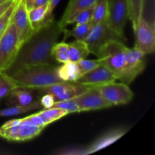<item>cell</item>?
<instances>
[{
    "label": "cell",
    "mask_w": 155,
    "mask_h": 155,
    "mask_svg": "<svg viewBox=\"0 0 155 155\" xmlns=\"http://www.w3.org/2000/svg\"><path fill=\"white\" fill-rule=\"evenodd\" d=\"M62 31L63 28L59 21L54 20L38 29L20 47L16 58L10 68L27 65L57 66L58 63L51 54V49Z\"/></svg>",
    "instance_id": "6da1fadb"
},
{
    "label": "cell",
    "mask_w": 155,
    "mask_h": 155,
    "mask_svg": "<svg viewBox=\"0 0 155 155\" xmlns=\"http://www.w3.org/2000/svg\"><path fill=\"white\" fill-rule=\"evenodd\" d=\"M57 66L27 65L10 68L5 73L12 79L17 87L28 88L37 91L51 85L64 82L58 76Z\"/></svg>",
    "instance_id": "7a4b0ae2"
},
{
    "label": "cell",
    "mask_w": 155,
    "mask_h": 155,
    "mask_svg": "<svg viewBox=\"0 0 155 155\" xmlns=\"http://www.w3.org/2000/svg\"><path fill=\"white\" fill-rule=\"evenodd\" d=\"M127 48V46L123 41L111 40L101 48L97 57L102 64L114 74L117 80L124 72Z\"/></svg>",
    "instance_id": "3957f363"
},
{
    "label": "cell",
    "mask_w": 155,
    "mask_h": 155,
    "mask_svg": "<svg viewBox=\"0 0 155 155\" xmlns=\"http://www.w3.org/2000/svg\"><path fill=\"white\" fill-rule=\"evenodd\" d=\"M21 47L15 25L11 20L0 37V74L10 68Z\"/></svg>",
    "instance_id": "277c9868"
},
{
    "label": "cell",
    "mask_w": 155,
    "mask_h": 155,
    "mask_svg": "<svg viewBox=\"0 0 155 155\" xmlns=\"http://www.w3.org/2000/svg\"><path fill=\"white\" fill-rule=\"evenodd\" d=\"M111 40H120L125 42L126 39L117 34L109 26L107 19L94 24L85 39L90 53L98 57L101 48Z\"/></svg>",
    "instance_id": "5b68a950"
},
{
    "label": "cell",
    "mask_w": 155,
    "mask_h": 155,
    "mask_svg": "<svg viewBox=\"0 0 155 155\" xmlns=\"http://www.w3.org/2000/svg\"><path fill=\"white\" fill-rule=\"evenodd\" d=\"M146 54L135 45L133 48L127 47L124 72L119 79L121 83L129 85L140 75L146 67Z\"/></svg>",
    "instance_id": "8992f818"
},
{
    "label": "cell",
    "mask_w": 155,
    "mask_h": 155,
    "mask_svg": "<svg viewBox=\"0 0 155 155\" xmlns=\"http://www.w3.org/2000/svg\"><path fill=\"white\" fill-rule=\"evenodd\" d=\"M107 22L110 28L124 39V28L129 20L127 0H107Z\"/></svg>",
    "instance_id": "52a82bcc"
},
{
    "label": "cell",
    "mask_w": 155,
    "mask_h": 155,
    "mask_svg": "<svg viewBox=\"0 0 155 155\" xmlns=\"http://www.w3.org/2000/svg\"><path fill=\"white\" fill-rule=\"evenodd\" d=\"M89 86L80 84L76 82H62L51 85L48 87L37 90L39 95L50 94L53 96L54 102L65 100L73 99L80 94L83 93Z\"/></svg>",
    "instance_id": "ba28073f"
},
{
    "label": "cell",
    "mask_w": 155,
    "mask_h": 155,
    "mask_svg": "<svg viewBox=\"0 0 155 155\" xmlns=\"http://www.w3.org/2000/svg\"><path fill=\"white\" fill-rule=\"evenodd\" d=\"M104 99L111 106L127 104L132 101L134 94L129 85L124 83H109L96 86Z\"/></svg>",
    "instance_id": "9c48e42d"
},
{
    "label": "cell",
    "mask_w": 155,
    "mask_h": 155,
    "mask_svg": "<svg viewBox=\"0 0 155 155\" xmlns=\"http://www.w3.org/2000/svg\"><path fill=\"white\" fill-rule=\"evenodd\" d=\"M134 33L136 36V46L145 54L154 53L155 50L154 24L148 22L144 15L139 19Z\"/></svg>",
    "instance_id": "30bf717a"
},
{
    "label": "cell",
    "mask_w": 155,
    "mask_h": 155,
    "mask_svg": "<svg viewBox=\"0 0 155 155\" xmlns=\"http://www.w3.org/2000/svg\"><path fill=\"white\" fill-rule=\"evenodd\" d=\"M12 21L15 25L18 35L20 45H21L34 33L28 17V10L25 0H16Z\"/></svg>",
    "instance_id": "8fae6325"
},
{
    "label": "cell",
    "mask_w": 155,
    "mask_h": 155,
    "mask_svg": "<svg viewBox=\"0 0 155 155\" xmlns=\"http://www.w3.org/2000/svg\"><path fill=\"white\" fill-rule=\"evenodd\" d=\"M73 99L80 107V112L100 110L112 107L104 99L96 86H89L87 90Z\"/></svg>",
    "instance_id": "7c38bea8"
},
{
    "label": "cell",
    "mask_w": 155,
    "mask_h": 155,
    "mask_svg": "<svg viewBox=\"0 0 155 155\" xmlns=\"http://www.w3.org/2000/svg\"><path fill=\"white\" fill-rule=\"evenodd\" d=\"M43 130V127L24 124H18L6 128L0 127V138L12 142H24L34 139Z\"/></svg>",
    "instance_id": "4fadbf2b"
},
{
    "label": "cell",
    "mask_w": 155,
    "mask_h": 155,
    "mask_svg": "<svg viewBox=\"0 0 155 155\" xmlns=\"http://www.w3.org/2000/svg\"><path fill=\"white\" fill-rule=\"evenodd\" d=\"M117 80L114 74L105 65L101 64L92 71L80 76L76 83L87 86H98L116 82Z\"/></svg>",
    "instance_id": "5bb4252c"
},
{
    "label": "cell",
    "mask_w": 155,
    "mask_h": 155,
    "mask_svg": "<svg viewBox=\"0 0 155 155\" xmlns=\"http://www.w3.org/2000/svg\"><path fill=\"white\" fill-rule=\"evenodd\" d=\"M34 91L24 87H16L5 98V104L10 106H25L34 101Z\"/></svg>",
    "instance_id": "9a60e30c"
},
{
    "label": "cell",
    "mask_w": 155,
    "mask_h": 155,
    "mask_svg": "<svg viewBox=\"0 0 155 155\" xmlns=\"http://www.w3.org/2000/svg\"><path fill=\"white\" fill-rule=\"evenodd\" d=\"M97 0H70L63 16L59 21L62 28L72 24V21L80 11L93 5Z\"/></svg>",
    "instance_id": "2e32d148"
},
{
    "label": "cell",
    "mask_w": 155,
    "mask_h": 155,
    "mask_svg": "<svg viewBox=\"0 0 155 155\" xmlns=\"http://www.w3.org/2000/svg\"><path fill=\"white\" fill-rule=\"evenodd\" d=\"M57 74L64 82H76L80 77V73L76 62L68 61L57 66Z\"/></svg>",
    "instance_id": "e0dca14e"
},
{
    "label": "cell",
    "mask_w": 155,
    "mask_h": 155,
    "mask_svg": "<svg viewBox=\"0 0 155 155\" xmlns=\"http://www.w3.org/2000/svg\"><path fill=\"white\" fill-rule=\"evenodd\" d=\"M69 47L70 61L78 62L82 59L86 58L89 54V48L86 42L83 40H76L68 43Z\"/></svg>",
    "instance_id": "ac0fdd59"
},
{
    "label": "cell",
    "mask_w": 155,
    "mask_h": 155,
    "mask_svg": "<svg viewBox=\"0 0 155 155\" xmlns=\"http://www.w3.org/2000/svg\"><path fill=\"white\" fill-rule=\"evenodd\" d=\"M40 108H42V107L39 100H34L30 104L25 106H10L6 108L2 109L0 110V117H6L18 116V115L23 114H26L27 112Z\"/></svg>",
    "instance_id": "d6986e66"
},
{
    "label": "cell",
    "mask_w": 155,
    "mask_h": 155,
    "mask_svg": "<svg viewBox=\"0 0 155 155\" xmlns=\"http://www.w3.org/2000/svg\"><path fill=\"white\" fill-rule=\"evenodd\" d=\"M129 8V20L131 21L135 31L139 19L143 15L145 0H127Z\"/></svg>",
    "instance_id": "ffe728a7"
},
{
    "label": "cell",
    "mask_w": 155,
    "mask_h": 155,
    "mask_svg": "<svg viewBox=\"0 0 155 155\" xmlns=\"http://www.w3.org/2000/svg\"><path fill=\"white\" fill-rule=\"evenodd\" d=\"M124 133H125L124 130H114V131L111 132V133H108L107 134H106V136H102L99 139H98L90 148H88L87 149H86V151L84 154L94 152V151H96L98 150L101 149L102 148L107 146V145H110L114 142L120 139Z\"/></svg>",
    "instance_id": "44dd1931"
},
{
    "label": "cell",
    "mask_w": 155,
    "mask_h": 155,
    "mask_svg": "<svg viewBox=\"0 0 155 155\" xmlns=\"http://www.w3.org/2000/svg\"><path fill=\"white\" fill-rule=\"evenodd\" d=\"M48 4L44 5L33 7L28 11V17L33 31H36L43 25H45V18L46 15Z\"/></svg>",
    "instance_id": "7402d4cb"
},
{
    "label": "cell",
    "mask_w": 155,
    "mask_h": 155,
    "mask_svg": "<svg viewBox=\"0 0 155 155\" xmlns=\"http://www.w3.org/2000/svg\"><path fill=\"white\" fill-rule=\"evenodd\" d=\"M92 26L93 24H92V22H90L87 23V24H76V26L72 30H68L66 28H64L63 31H62V33L64 35V41L70 37H74L78 40L84 41L90 32Z\"/></svg>",
    "instance_id": "603a6c76"
},
{
    "label": "cell",
    "mask_w": 155,
    "mask_h": 155,
    "mask_svg": "<svg viewBox=\"0 0 155 155\" xmlns=\"http://www.w3.org/2000/svg\"><path fill=\"white\" fill-rule=\"evenodd\" d=\"M37 114L40 117L41 119L43 120V122L46 124V126H48L51 123L66 116L67 114H68V112L64 109L51 107V108L43 109L37 112Z\"/></svg>",
    "instance_id": "cb8c5ba5"
},
{
    "label": "cell",
    "mask_w": 155,
    "mask_h": 155,
    "mask_svg": "<svg viewBox=\"0 0 155 155\" xmlns=\"http://www.w3.org/2000/svg\"><path fill=\"white\" fill-rule=\"evenodd\" d=\"M51 54L57 63L64 64L70 61L68 43L65 42L64 41L56 42L51 49Z\"/></svg>",
    "instance_id": "d4e9b609"
},
{
    "label": "cell",
    "mask_w": 155,
    "mask_h": 155,
    "mask_svg": "<svg viewBox=\"0 0 155 155\" xmlns=\"http://www.w3.org/2000/svg\"><path fill=\"white\" fill-rule=\"evenodd\" d=\"M107 0H97L94 5L92 24H96L107 19Z\"/></svg>",
    "instance_id": "484cf974"
},
{
    "label": "cell",
    "mask_w": 155,
    "mask_h": 155,
    "mask_svg": "<svg viewBox=\"0 0 155 155\" xmlns=\"http://www.w3.org/2000/svg\"><path fill=\"white\" fill-rule=\"evenodd\" d=\"M16 87L15 83L5 73L0 74V100L4 99L11 91Z\"/></svg>",
    "instance_id": "4316f807"
},
{
    "label": "cell",
    "mask_w": 155,
    "mask_h": 155,
    "mask_svg": "<svg viewBox=\"0 0 155 155\" xmlns=\"http://www.w3.org/2000/svg\"><path fill=\"white\" fill-rule=\"evenodd\" d=\"M94 5L90 6V7L87 8L86 9L80 11L74 20L72 21V24H87V23L92 22V16H93V11H94Z\"/></svg>",
    "instance_id": "83f0119b"
},
{
    "label": "cell",
    "mask_w": 155,
    "mask_h": 155,
    "mask_svg": "<svg viewBox=\"0 0 155 155\" xmlns=\"http://www.w3.org/2000/svg\"><path fill=\"white\" fill-rule=\"evenodd\" d=\"M51 107L54 108H61L67 110L68 114L71 113H80V109L77 103L74 101V99L65 100V101H56L52 104ZM50 107V108H51Z\"/></svg>",
    "instance_id": "f1b7e54d"
},
{
    "label": "cell",
    "mask_w": 155,
    "mask_h": 155,
    "mask_svg": "<svg viewBox=\"0 0 155 155\" xmlns=\"http://www.w3.org/2000/svg\"><path fill=\"white\" fill-rule=\"evenodd\" d=\"M78 66L79 71H80V76L83 74H86V73L89 72V71H92L97 66L101 64V61L99 59H96V60H92V59H82V60L79 61L78 62H76Z\"/></svg>",
    "instance_id": "f546056e"
},
{
    "label": "cell",
    "mask_w": 155,
    "mask_h": 155,
    "mask_svg": "<svg viewBox=\"0 0 155 155\" xmlns=\"http://www.w3.org/2000/svg\"><path fill=\"white\" fill-rule=\"evenodd\" d=\"M15 5H16V0H14L10 7L7 9V11L0 18V36L2 35V33H4L5 29L8 26L9 23L11 22L12 15H13L14 10H15Z\"/></svg>",
    "instance_id": "4dcf8cb0"
},
{
    "label": "cell",
    "mask_w": 155,
    "mask_h": 155,
    "mask_svg": "<svg viewBox=\"0 0 155 155\" xmlns=\"http://www.w3.org/2000/svg\"><path fill=\"white\" fill-rule=\"evenodd\" d=\"M20 124H24V125L35 126V127H39L45 128L46 124L43 122L40 117L38 115L37 113L27 116L26 117L21 118L20 119Z\"/></svg>",
    "instance_id": "1f68e13d"
},
{
    "label": "cell",
    "mask_w": 155,
    "mask_h": 155,
    "mask_svg": "<svg viewBox=\"0 0 155 155\" xmlns=\"http://www.w3.org/2000/svg\"><path fill=\"white\" fill-rule=\"evenodd\" d=\"M61 0H49L48 3V8H47L46 15H45V24L51 22V21L54 20V17H53V12H54V8L56 6L58 5Z\"/></svg>",
    "instance_id": "d6a6232c"
},
{
    "label": "cell",
    "mask_w": 155,
    "mask_h": 155,
    "mask_svg": "<svg viewBox=\"0 0 155 155\" xmlns=\"http://www.w3.org/2000/svg\"><path fill=\"white\" fill-rule=\"evenodd\" d=\"M39 100L43 109L50 108L54 103V98L50 94H43V95H40V98Z\"/></svg>",
    "instance_id": "836d02e7"
},
{
    "label": "cell",
    "mask_w": 155,
    "mask_h": 155,
    "mask_svg": "<svg viewBox=\"0 0 155 155\" xmlns=\"http://www.w3.org/2000/svg\"><path fill=\"white\" fill-rule=\"evenodd\" d=\"M13 1L14 0H8L7 2H4L3 4L0 5V18H1L2 15L7 11V9L10 7V5H12V3L13 2Z\"/></svg>",
    "instance_id": "e575fe53"
},
{
    "label": "cell",
    "mask_w": 155,
    "mask_h": 155,
    "mask_svg": "<svg viewBox=\"0 0 155 155\" xmlns=\"http://www.w3.org/2000/svg\"><path fill=\"white\" fill-rule=\"evenodd\" d=\"M48 2H49V0H35L34 4H33V7H38V6L44 5L48 4Z\"/></svg>",
    "instance_id": "d590c367"
},
{
    "label": "cell",
    "mask_w": 155,
    "mask_h": 155,
    "mask_svg": "<svg viewBox=\"0 0 155 155\" xmlns=\"http://www.w3.org/2000/svg\"><path fill=\"white\" fill-rule=\"evenodd\" d=\"M35 0H25V4L27 6V10H30L33 7V4H34Z\"/></svg>",
    "instance_id": "8d00e7d4"
},
{
    "label": "cell",
    "mask_w": 155,
    "mask_h": 155,
    "mask_svg": "<svg viewBox=\"0 0 155 155\" xmlns=\"http://www.w3.org/2000/svg\"><path fill=\"white\" fill-rule=\"evenodd\" d=\"M8 0H0V5L3 4L4 2H7Z\"/></svg>",
    "instance_id": "74e56055"
},
{
    "label": "cell",
    "mask_w": 155,
    "mask_h": 155,
    "mask_svg": "<svg viewBox=\"0 0 155 155\" xmlns=\"http://www.w3.org/2000/svg\"><path fill=\"white\" fill-rule=\"evenodd\" d=\"M0 37H1V36H0Z\"/></svg>",
    "instance_id": "f35d334b"
}]
</instances>
